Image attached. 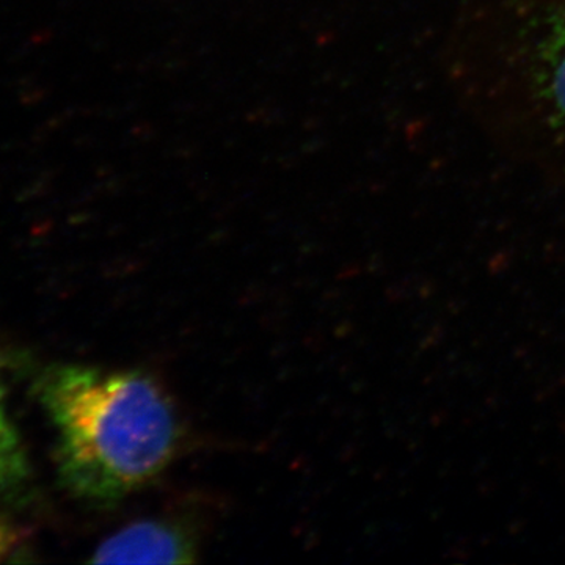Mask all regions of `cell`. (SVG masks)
<instances>
[{
    "mask_svg": "<svg viewBox=\"0 0 565 565\" xmlns=\"http://www.w3.org/2000/svg\"><path fill=\"white\" fill-rule=\"evenodd\" d=\"M40 397L57 430L63 484L88 503H120L158 478L180 449L173 401L143 371L50 367Z\"/></svg>",
    "mask_w": 565,
    "mask_h": 565,
    "instance_id": "obj_1",
    "label": "cell"
},
{
    "mask_svg": "<svg viewBox=\"0 0 565 565\" xmlns=\"http://www.w3.org/2000/svg\"><path fill=\"white\" fill-rule=\"evenodd\" d=\"M523 13L514 36L515 82L565 152V0H537Z\"/></svg>",
    "mask_w": 565,
    "mask_h": 565,
    "instance_id": "obj_2",
    "label": "cell"
},
{
    "mask_svg": "<svg viewBox=\"0 0 565 565\" xmlns=\"http://www.w3.org/2000/svg\"><path fill=\"white\" fill-rule=\"evenodd\" d=\"M195 535L180 522L140 520L122 527L96 548L92 563L185 564L195 561Z\"/></svg>",
    "mask_w": 565,
    "mask_h": 565,
    "instance_id": "obj_3",
    "label": "cell"
},
{
    "mask_svg": "<svg viewBox=\"0 0 565 565\" xmlns=\"http://www.w3.org/2000/svg\"><path fill=\"white\" fill-rule=\"evenodd\" d=\"M28 473L24 451L20 438L11 426L3 404V390L0 385V486H14Z\"/></svg>",
    "mask_w": 565,
    "mask_h": 565,
    "instance_id": "obj_4",
    "label": "cell"
},
{
    "mask_svg": "<svg viewBox=\"0 0 565 565\" xmlns=\"http://www.w3.org/2000/svg\"><path fill=\"white\" fill-rule=\"evenodd\" d=\"M13 542L14 537L9 527L0 526V559H2L3 555H7V553L10 552Z\"/></svg>",
    "mask_w": 565,
    "mask_h": 565,
    "instance_id": "obj_5",
    "label": "cell"
}]
</instances>
